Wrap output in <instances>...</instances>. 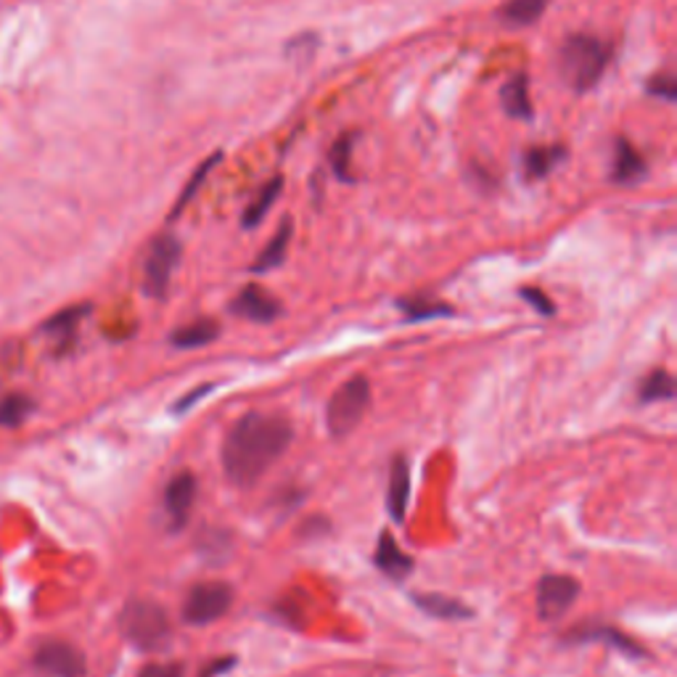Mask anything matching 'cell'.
<instances>
[{"label": "cell", "instance_id": "30", "mask_svg": "<svg viewBox=\"0 0 677 677\" xmlns=\"http://www.w3.org/2000/svg\"><path fill=\"white\" fill-rule=\"evenodd\" d=\"M138 677H183L181 664H146Z\"/></svg>", "mask_w": 677, "mask_h": 677}, {"label": "cell", "instance_id": "20", "mask_svg": "<svg viewBox=\"0 0 677 677\" xmlns=\"http://www.w3.org/2000/svg\"><path fill=\"white\" fill-rule=\"evenodd\" d=\"M281 186H284V177L279 175V177H273V181L267 183V186L262 188L258 196H254V201L249 204V207H247V212H244V228H254V226H260V222H262V217H265L267 212H271L273 201L279 199Z\"/></svg>", "mask_w": 677, "mask_h": 677}, {"label": "cell", "instance_id": "31", "mask_svg": "<svg viewBox=\"0 0 677 677\" xmlns=\"http://www.w3.org/2000/svg\"><path fill=\"white\" fill-rule=\"evenodd\" d=\"M233 664H236V659H231V656H228V659H217L212 664H207V669H204L201 677H217V675L228 673V669H231Z\"/></svg>", "mask_w": 677, "mask_h": 677}, {"label": "cell", "instance_id": "26", "mask_svg": "<svg viewBox=\"0 0 677 677\" xmlns=\"http://www.w3.org/2000/svg\"><path fill=\"white\" fill-rule=\"evenodd\" d=\"M577 637H582V641H593V637H603V641L607 643H611V646H616L620 651H624V654H630V656H643V651L637 648V643H633L630 641L627 635H622L620 630H611V627H603V630H588V633L585 635H577Z\"/></svg>", "mask_w": 677, "mask_h": 677}, {"label": "cell", "instance_id": "10", "mask_svg": "<svg viewBox=\"0 0 677 677\" xmlns=\"http://www.w3.org/2000/svg\"><path fill=\"white\" fill-rule=\"evenodd\" d=\"M231 313L239 315V318L254 320V324H271L281 315V302L262 286L252 284L241 288L239 297L231 302Z\"/></svg>", "mask_w": 677, "mask_h": 677}, {"label": "cell", "instance_id": "2", "mask_svg": "<svg viewBox=\"0 0 677 677\" xmlns=\"http://www.w3.org/2000/svg\"><path fill=\"white\" fill-rule=\"evenodd\" d=\"M611 45L598 41L593 35H571L561 45L558 56V69H561L564 83L577 94H585L601 80V75L609 67Z\"/></svg>", "mask_w": 677, "mask_h": 677}, {"label": "cell", "instance_id": "21", "mask_svg": "<svg viewBox=\"0 0 677 677\" xmlns=\"http://www.w3.org/2000/svg\"><path fill=\"white\" fill-rule=\"evenodd\" d=\"M675 397V379L669 376L664 368L651 371L646 381L641 384V400L643 403H664V400Z\"/></svg>", "mask_w": 677, "mask_h": 677}, {"label": "cell", "instance_id": "12", "mask_svg": "<svg viewBox=\"0 0 677 677\" xmlns=\"http://www.w3.org/2000/svg\"><path fill=\"white\" fill-rule=\"evenodd\" d=\"M407 498H411V469L403 456H397L392 461V474H390V498H386V509L394 522H403L407 511Z\"/></svg>", "mask_w": 677, "mask_h": 677}, {"label": "cell", "instance_id": "4", "mask_svg": "<svg viewBox=\"0 0 677 677\" xmlns=\"http://www.w3.org/2000/svg\"><path fill=\"white\" fill-rule=\"evenodd\" d=\"M368 405H371V384L365 376H354L341 384L326 407L328 432L334 437H347L363 421Z\"/></svg>", "mask_w": 677, "mask_h": 677}, {"label": "cell", "instance_id": "3", "mask_svg": "<svg viewBox=\"0 0 677 677\" xmlns=\"http://www.w3.org/2000/svg\"><path fill=\"white\" fill-rule=\"evenodd\" d=\"M120 627L122 635L141 651H162L173 637V627H170L164 609L154 601H143V598H135L122 609Z\"/></svg>", "mask_w": 677, "mask_h": 677}, {"label": "cell", "instance_id": "8", "mask_svg": "<svg viewBox=\"0 0 677 677\" xmlns=\"http://www.w3.org/2000/svg\"><path fill=\"white\" fill-rule=\"evenodd\" d=\"M35 669L48 677H85V656L75 646L62 641H48L35 651Z\"/></svg>", "mask_w": 677, "mask_h": 677}, {"label": "cell", "instance_id": "23", "mask_svg": "<svg viewBox=\"0 0 677 677\" xmlns=\"http://www.w3.org/2000/svg\"><path fill=\"white\" fill-rule=\"evenodd\" d=\"M32 400L28 394H9L0 403V426H19L32 413Z\"/></svg>", "mask_w": 677, "mask_h": 677}, {"label": "cell", "instance_id": "9", "mask_svg": "<svg viewBox=\"0 0 677 677\" xmlns=\"http://www.w3.org/2000/svg\"><path fill=\"white\" fill-rule=\"evenodd\" d=\"M196 477L190 471H181V474L170 479V484L164 488V511H167L170 527L183 529L186 527L190 511H194L196 503Z\"/></svg>", "mask_w": 677, "mask_h": 677}, {"label": "cell", "instance_id": "7", "mask_svg": "<svg viewBox=\"0 0 677 677\" xmlns=\"http://www.w3.org/2000/svg\"><path fill=\"white\" fill-rule=\"evenodd\" d=\"M580 596V582L567 575H548L537 585V611L545 622H554L571 609Z\"/></svg>", "mask_w": 677, "mask_h": 677}, {"label": "cell", "instance_id": "24", "mask_svg": "<svg viewBox=\"0 0 677 677\" xmlns=\"http://www.w3.org/2000/svg\"><path fill=\"white\" fill-rule=\"evenodd\" d=\"M88 315V305H80V307H69V310L58 313L56 318H51L48 324H45V331L54 334V337H75V328L80 320Z\"/></svg>", "mask_w": 677, "mask_h": 677}, {"label": "cell", "instance_id": "14", "mask_svg": "<svg viewBox=\"0 0 677 677\" xmlns=\"http://www.w3.org/2000/svg\"><path fill=\"white\" fill-rule=\"evenodd\" d=\"M643 175H646V162H643V156L637 154L635 146H630L627 141H616V156L614 164H611V177H614L616 183L630 186V183L641 181Z\"/></svg>", "mask_w": 677, "mask_h": 677}, {"label": "cell", "instance_id": "19", "mask_svg": "<svg viewBox=\"0 0 677 677\" xmlns=\"http://www.w3.org/2000/svg\"><path fill=\"white\" fill-rule=\"evenodd\" d=\"M288 241H292V220H284V222H281L279 233H275L271 239V244L262 249V254L258 258V262L252 265V271L254 273H267V271H273V267H279L286 258Z\"/></svg>", "mask_w": 677, "mask_h": 677}, {"label": "cell", "instance_id": "5", "mask_svg": "<svg viewBox=\"0 0 677 677\" xmlns=\"http://www.w3.org/2000/svg\"><path fill=\"white\" fill-rule=\"evenodd\" d=\"M177 262H181V241L170 233L156 236L149 247L146 265H143V286L149 297L164 299Z\"/></svg>", "mask_w": 677, "mask_h": 677}, {"label": "cell", "instance_id": "13", "mask_svg": "<svg viewBox=\"0 0 677 677\" xmlns=\"http://www.w3.org/2000/svg\"><path fill=\"white\" fill-rule=\"evenodd\" d=\"M503 107L514 120H532V101H529V80L524 72L511 75L503 85Z\"/></svg>", "mask_w": 677, "mask_h": 677}, {"label": "cell", "instance_id": "1", "mask_svg": "<svg viewBox=\"0 0 677 677\" xmlns=\"http://www.w3.org/2000/svg\"><path fill=\"white\" fill-rule=\"evenodd\" d=\"M294 429L286 418L247 413L233 424L222 443V469L239 488H249L279 461L292 445Z\"/></svg>", "mask_w": 677, "mask_h": 677}, {"label": "cell", "instance_id": "28", "mask_svg": "<svg viewBox=\"0 0 677 677\" xmlns=\"http://www.w3.org/2000/svg\"><path fill=\"white\" fill-rule=\"evenodd\" d=\"M648 94L667 98V101H675V96H677V83H675V77H673V75H659V77H654V80L648 83Z\"/></svg>", "mask_w": 677, "mask_h": 677}, {"label": "cell", "instance_id": "25", "mask_svg": "<svg viewBox=\"0 0 677 677\" xmlns=\"http://www.w3.org/2000/svg\"><path fill=\"white\" fill-rule=\"evenodd\" d=\"M352 143H354V133H347V135H341L339 141L334 143V149H331V167H334V173H337L339 181H347V183H352V175H350Z\"/></svg>", "mask_w": 677, "mask_h": 677}, {"label": "cell", "instance_id": "15", "mask_svg": "<svg viewBox=\"0 0 677 677\" xmlns=\"http://www.w3.org/2000/svg\"><path fill=\"white\" fill-rule=\"evenodd\" d=\"M217 337H220V326H217L215 320L201 318L177 328L173 337H170V345L177 347V350H199V347L209 345V341H215Z\"/></svg>", "mask_w": 677, "mask_h": 677}, {"label": "cell", "instance_id": "11", "mask_svg": "<svg viewBox=\"0 0 677 677\" xmlns=\"http://www.w3.org/2000/svg\"><path fill=\"white\" fill-rule=\"evenodd\" d=\"M373 561H376V567L384 571L386 577H392V580H397V582L405 580V577L413 571V558L403 554V548L394 543V537L390 535V532H381L379 535L376 556H373Z\"/></svg>", "mask_w": 677, "mask_h": 677}, {"label": "cell", "instance_id": "22", "mask_svg": "<svg viewBox=\"0 0 677 677\" xmlns=\"http://www.w3.org/2000/svg\"><path fill=\"white\" fill-rule=\"evenodd\" d=\"M400 310L407 313L411 320H429L437 315H450V307L443 302H434L429 297H413V299H400Z\"/></svg>", "mask_w": 677, "mask_h": 677}, {"label": "cell", "instance_id": "6", "mask_svg": "<svg viewBox=\"0 0 677 677\" xmlns=\"http://www.w3.org/2000/svg\"><path fill=\"white\" fill-rule=\"evenodd\" d=\"M233 607V590L226 582H199L196 588H190L183 603V620L196 627L204 624H212L220 616L228 614V609Z\"/></svg>", "mask_w": 677, "mask_h": 677}, {"label": "cell", "instance_id": "17", "mask_svg": "<svg viewBox=\"0 0 677 677\" xmlns=\"http://www.w3.org/2000/svg\"><path fill=\"white\" fill-rule=\"evenodd\" d=\"M550 0H509L501 9V22L509 28H529L545 14Z\"/></svg>", "mask_w": 677, "mask_h": 677}, {"label": "cell", "instance_id": "32", "mask_svg": "<svg viewBox=\"0 0 677 677\" xmlns=\"http://www.w3.org/2000/svg\"><path fill=\"white\" fill-rule=\"evenodd\" d=\"M209 390H212V386H201V390H196L194 394H186V397H183V400H177V403H175V413L188 411V405H194L196 400L204 397V394H207Z\"/></svg>", "mask_w": 677, "mask_h": 677}, {"label": "cell", "instance_id": "29", "mask_svg": "<svg viewBox=\"0 0 677 677\" xmlns=\"http://www.w3.org/2000/svg\"><path fill=\"white\" fill-rule=\"evenodd\" d=\"M522 297L527 299L529 305L543 315H554V310H556L554 302H550V297H545L540 288H522Z\"/></svg>", "mask_w": 677, "mask_h": 677}, {"label": "cell", "instance_id": "18", "mask_svg": "<svg viewBox=\"0 0 677 677\" xmlns=\"http://www.w3.org/2000/svg\"><path fill=\"white\" fill-rule=\"evenodd\" d=\"M413 601H416V607L421 611L437 616V620H466V616H471V609L463 607V603L456 601V598L426 593V596H413Z\"/></svg>", "mask_w": 677, "mask_h": 677}, {"label": "cell", "instance_id": "27", "mask_svg": "<svg viewBox=\"0 0 677 677\" xmlns=\"http://www.w3.org/2000/svg\"><path fill=\"white\" fill-rule=\"evenodd\" d=\"M217 160H220V154H217V156H212V160H209L207 164H204V167H199V173H196V177H194V181H190V183H188V186H186V190H183V196H181V201H177V207H175V212H173V217H177V215H181V209H183V207H186V204H188L190 199H194L196 188H199V186H201V181H204V177H207V173H209V167H212V164H215Z\"/></svg>", "mask_w": 677, "mask_h": 677}, {"label": "cell", "instance_id": "16", "mask_svg": "<svg viewBox=\"0 0 677 677\" xmlns=\"http://www.w3.org/2000/svg\"><path fill=\"white\" fill-rule=\"evenodd\" d=\"M564 160H567V149L564 146H535L524 154L522 167L527 181H543V177L554 173L556 164Z\"/></svg>", "mask_w": 677, "mask_h": 677}]
</instances>
